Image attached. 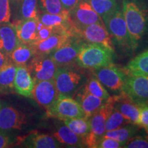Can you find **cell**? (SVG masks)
<instances>
[{
  "label": "cell",
  "instance_id": "1",
  "mask_svg": "<svg viewBox=\"0 0 148 148\" xmlns=\"http://www.w3.org/2000/svg\"><path fill=\"white\" fill-rule=\"evenodd\" d=\"M122 10L132 50L134 51L148 31L147 12L135 0H123Z\"/></svg>",
  "mask_w": 148,
  "mask_h": 148
},
{
  "label": "cell",
  "instance_id": "2",
  "mask_svg": "<svg viewBox=\"0 0 148 148\" xmlns=\"http://www.w3.org/2000/svg\"><path fill=\"white\" fill-rule=\"evenodd\" d=\"M114 51L96 43H84L77 54L76 63L83 69H96L113 64Z\"/></svg>",
  "mask_w": 148,
  "mask_h": 148
},
{
  "label": "cell",
  "instance_id": "3",
  "mask_svg": "<svg viewBox=\"0 0 148 148\" xmlns=\"http://www.w3.org/2000/svg\"><path fill=\"white\" fill-rule=\"evenodd\" d=\"M118 97L119 94L110 96L106 102L89 117L90 132L84 138L85 147L95 148L98 140L106 132L107 118L114 108V104Z\"/></svg>",
  "mask_w": 148,
  "mask_h": 148
},
{
  "label": "cell",
  "instance_id": "4",
  "mask_svg": "<svg viewBox=\"0 0 148 148\" xmlns=\"http://www.w3.org/2000/svg\"><path fill=\"white\" fill-rule=\"evenodd\" d=\"M103 23L112 40L121 48L132 50L131 42L123 10L118 6L113 12L102 18Z\"/></svg>",
  "mask_w": 148,
  "mask_h": 148
},
{
  "label": "cell",
  "instance_id": "5",
  "mask_svg": "<svg viewBox=\"0 0 148 148\" xmlns=\"http://www.w3.org/2000/svg\"><path fill=\"white\" fill-rule=\"evenodd\" d=\"M58 95L73 97L84 83L82 75L69 66H58L53 77Z\"/></svg>",
  "mask_w": 148,
  "mask_h": 148
},
{
  "label": "cell",
  "instance_id": "6",
  "mask_svg": "<svg viewBox=\"0 0 148 148\" xmlns=\"http://www.w3.org/2000/svg\"><path fill=\"white\" fill-rule=\"evenodd\" d=\"M73 35L88 42L99 44L114 51L113 42L104 23H92L78 27L73 25Z\"/></svg>",
  "mask_w": 148,
  "mask_h": 148
},
{
  "label": "cell",
  "instance_id": "7",
  "mask_svg": "<svg viewBox=\"0 0 148 148\" xmlns=\"http://www.w3.org/2000/svg\"><path fill=\"white\" fill-rule=\"evenodd\" d=\"M122 92L140 106L148 105V75L127 74Z\"/></svg>",
  "mask_w": 148,
  "mask_h": 148
},
{
  "label": "cell",
  "instance_id": "8",
  "mask_svg": "<svg viewBox=\"0 0 148 148\" xmlns=\"http://www.w3.org/2000/svg\"><path fill=\"white\" fill-rule=\"evenodd\" d=\"M93 70L94 76L106 89L116 94L122 92L127 75L124 69H120L112 64Z\"/></svg>",
  "mask_w": 148,
  "mask_h": 148
},
{
  "label": "cell",
  "instance_id": "9",
  "mask_svg": "<svg viewBox=\"0 0 148 148\" xmlns=\"http://www.w3.org/2000/svg\"><path fill=\"white\" fill-rule=\"evenodd\" d=\"M48 116L67 119L85 116L79 103L73 97L58 95L53 104L46 110Z\"/></svg>",
  "mask_w": 148,
  "mask_h": 148
},
{
  "label": "cell",
  "instance_id": "10",
  "mask_svg": "<svg viewBox=\"0 0 148 148\" xmlns=\"http://www.w3.org/2000/svg\"><path fill=\"white\" fill-rule=\"evenodd\" d=\"M27 66L35 82L53 79L58 67L49 55L38 54L35 55L29 60Z\"/></svg>",
  "mask_w": 148,
  "mask_h": 148
},
{
  "label": "cell",
  "instance_id": "11",
  "mask_svg": "<svg viewBox=\"0 0 148 148\" xmlns=\"http://www.w3.org/2000/svg\"><path fill=\"white\" fill-rule=\"evenodd\" d=\"M84 43L77 37H71L66 43L49 56L58 66H70L76 62L77 54Z\"/></svg>",
  "mask_w": 148,
  "mask_h": 148
},
{
  "label": "cell",
  "instance_id": "12",
  "mask_svg": "<svg viewBox=\"0 0 148 148\" xmlns=\"http://www.w3.org/2000/svg\"><path fill=\"white\" fill-rule=\"evenodd\" d=\"M71 21L75 27H82L92 23H103L102 18L92 8L89 1L79 0L69 12Z\"/></svg>",
  "mask_w": 148,
  "mask_h": 148
},
{
  "label": "cell",
  "instance_id": "13",
  "mask_svg": "<svg viewBox=\"0 0 148 148\" xmlns=\"http://www.w3.org/2000/svg\"><path fill=\"white\" fill-rule=\"evenodd\" d=\"M32 96L39 106L48 110L58 96L53 79L35 82Z\"/></svg>",
  "mask_w": 148,
  "mask_h": 148
},
{
  "label": "cell",
  "instance_id": "14",
  "mask_svg": "<svg viewBox=\"0 0 148 148\" xmlns=\"http://www.w3.org/2000/svg\"><path fill=\"white\" fill-rule=\"evenodd\" d=\"M25 116L14 107L1 104L0 108V131L9 132L12 130H21L25 124Z\"/></svg>",
  "mask_w": 148,
  "mask_h": 148
},
{
  "label": "cell",
  "instance_id": "15",
  "mask_svg": "<svg viewBox=\"0 0 148 148\" xmlns=\"http://www.w3.org/2000/svg\"><path fill=\"white\" fill-rule=\"evenodd\" d=\"M114 108L119 110L130 123L138 126L140 106L131 100L123 92L119 94Z\"/></svg>",
  "mask_w": 148,
  "mask_h": 148
},
{
  "label": "cell",
  "instance_id": "16",
  "mask_svg": "<svg viewBox=\"0 0 148 148\" xmlns=\"http://www.w3.org/2000/svg\"><path fill=\"white\" fill-rule=\"evenodd\" d=\"M34 84L35 81L32 78L26 64L16 66L14 81V90L24 97H31Z\"/></svg>",
  "mask_w": 148,
  "mask_h": 148
},
{
  "label": "cell",
  "instance_id": "17",
  "mask_svg": "<svg viewBox=\"0 0 148 148\" xmlns=\"http://www.w3.org/2000/svg\"><path fill=\"white\" fill-rule=\"evenodd\" d=\"M71 37L73 36L66 34L54 33L46 39L35 42L32 45L36 50V54L49 55L66 43Z\"/></svg>",
  "mask_w": 148,
  "mask_h": 148
},
{
  "label": "cell",
  "instance_id": "18",
  "mask_svg": "<svg viewBox=\"0 0 148 148\" xmlns=\"http://www.w3.org/2000/svg\"><path fill=\"white\" fill-rule=\"evenodd\" d=\"M15 25L10 22L0 25V51L8 56L20 43Z\"/></svg>",
  "mask_w": 148,
  "mask_h": 148
},
{
  "label": "cell",
  "instance_id": "19",
  "mask_svg": "<svg viewBox=\"0 0 148 148\" xmlns=\"http://www.w3.org/2000/svg\"><path fill=\"white\" fill-rule=\"evenodd\" d=\"M75 95V99L80 105L85 116L88 118L106 102L103 99L89 93L84 87L79 88Z\"/></svg>",
  "mask_w": 148,
  "mask_h": 148
},
{
  "label": "cell",
  "instance_id": "20",
  "mask_svg": "<svg viewBox=\"0 0 148 148\" xmlns=\"http://www.w3.org/2000/svg\"><path fill=\"white\" fill-rule=\"evenodd\" d=\"M38 22V18L37 17L17 21L14 23L20 42L25 44H32L36 42Z\"/></svg>",
  "mask_w": 148,
  "mask_h": 148
},
{
  "label": "cell",
  "instance_id": "21",
  "mask_svg": "<svg viewBox=\"0 0 148 148\" xmlns=\"http://www.w3.org/2000/svg\"><path fill=\"white\" fill-rule=\"evenodd\" d=\"M24 147L30 148H57L61 144L53 136L45 134L32 133L23 140Z\"/></svg>",
  "mask_w": 148,
  "mask_h": 148
},
{
  "label": "cell",
  "instance_id": "22",
  "mask_svg": "<svg viewBox=\"0 0 148 148\" xmlns=\"http://www.w3.org/2000/svg\"><path fill=\"white\" fill-rule=\"evenodd\" d=\"M53 136L62 145L73 147H85L83 138L74 133L64 123L58 126L53 134Z\"/></svg>",
  "mask_w": 148,
  "mask_h": 148
},
{
  "label": "cell",
  "instance_id": "23",
  "mask_svg": "<svg viewBox=\"0 0 148 148\" xmlns=\"http://www.w3.org/2000/svg\"><path fill=\"white\" fill-rule=\"evenodd\" d=\"M36 55V50L32 44L20 42L15 49L8 56L9 61L18 65H25Z\"/></svg>",
  "mask_w": 148,
  "mask_h": 148
},
{
  "label": "cell",
  "instance_id": "24",
  "mask_svg": "<svg viewBox=\"0 0 148 148\" xmlns=\"http://www.w3.org/2000/svg\"><path fill=\"white\" fill-rule=\"evenodd\" d=\"M124 70L127 74L148 75V49L132 59Z\"/></svg>",
  "mask_w": 148,
  "mask_h": 148
},
{
  "label": "cell",
  "instance_id": "25",
  "mask_svg": "<svg viewBox=\"0 0 148 148\" xmlns=\"http://www.w3.org/2000/svg\"><path fill=\"white\" fill-rule=\"evenodd\" d=\"M38 0H21L16 4V21L38 16Z\"/></svg>",
  "mask_w": 148,
  "mask_h": 148
},
{
  "label": "cell",
  "instance_id": "26",
  "mask_svg": "<svg viewBox=\"0 0 148 148\" xmlns=\"http://www.w3.org/2000/svg\"><path fill=\"white\" fill-rule=\"evenodd\" d=\"M16 71V65L11 62L0 69V92H8L14 89Z\"/></svg>",
  "mask_w": 148,
  "mask_h": 148
},
{
  "label": "cell",
  "instance_id": "27",
  "mask_svg": "<svg viewBox=\"0 0 148 148\" xmlns=\"http://www.w3.org/2000/svg\"><path fill=\"white\" fill-rule=\"evenodd\" d=\"M137 130L138 125L129 123V124L125 125L119 128L113 130L106 131L103 136L113 138L118 141L126 143L127 140L130 139L131 138L134 137Z\"/></svg>",
  "mask_w": 148,
  "mask_h": 148
},
{
  "label": "cell",
  "instance_id": "28",
  "mask_svg": "<svg viewBox=\"0 0 148 148\" xmlns=\"http://www.w3.org/2000/svg\"><path fill=\"white\" fill-rule=\"evenodd\" d=\"M63 121L66 126L69 127L74 133L82 137L83 140L90 132L89 118L86 116L64 119Z\"/></svg>",
  "mask_w": 148,
  "mask_h": 148
},
{
  "label": "cell",
  "instance_id": "29",
  "mask_svg": "<svg viewBox=\"0 0 148 148\" xmlns=\"http://www.w3.org/2000/svg\"><path fill=\"white\" fill-rule=\"evenodd\" d=\"M83 87L89 93L105 101L108 99L110 97L106 88L95 76L90 77V78H88L85 83L84 86Z\"/></svg>",
  "mask_w": 148,
  "mask_h": 148
},
{
  "label": "cell",
  "instance_id": "30",
  "mask_svg": "<svg viewBox=\"0 0 148 148\" xmlns=\"http://www.w3.org/2000/svg\"><path fill=\"white\" fill-rule=\"evenodd\" d=\"M89 2L101 18L110 14L119 6L116 0H90Z\"/></svg>",
  "mask_w": 148,
  "mask_h": 148
},
{
  "label": "cell",
  "instance_id": "31",
  "mask_svg": "<svg viewBox=\"0 0 148 148\" xmlns=\"http://www.w3.org/2000/svg\"><path fill=\"white\" fill-rule=\"evenodd\" d=\"M38 10L49 14H64L69 12L64 8L60 0H38Z\"/></svg>",
  "mask_w": 148,
  "mask_h": 148
},
{
  "label": "cell",
  "instance_id": "32",
  "mask_svg": "<svg viewBox=\"0 0 148 148\" xmlns=\"http://www.w3.org/2000/svg\"><path fill=\"white\" fill-rule=\"evenodd\" d=\"M129 123V121L123 116V114L119 110L114 108L107 118L106 132L117 129Z\"/></svg>",
  "mask_w": 148,
  "mask_h": 148
},
{
  "label": "cell",
  "instance_id": "33",
  "mask_svg": "<svg viewBox=\"0 0 148 148\" xmlns=\"http://www.w3.org/2000/svg\"><path fill=\"white\" fill-rule=\"evenodd\" d=\"M125 144V143L118 141L113 138L102 136L98 140L95 148H121L124 147Z\"/></svg>",
  "mask_w": 148,
  "mask_h": 148
},
{
  "label": "cell",
  "instance_id": "34",
  "mask_svg": "<svg viewBox=\"0 0 148 148\" xmlns=\"http://www.w3.org/2000/svg\"><path fill=\"white\" fill-rule=\"evenodd\" d=\"M54 33H57L54 29L52 28V27L46 26V25H43L38 20L36 28V42L45 40L46 38H47L48 37L50 36L51 35L54 34Z\"/></svg>",
  "mask_w": 148,
  "mask_h": 148
},
{
  "label": "cell",
  "instance_id": "35",
  "mask_svg": "<svg viewBox=\"0 0 148 148\" xmlns=\"http://www.w3.org/2000/svg\"><path fill=\"white\" fill-rule=\"evenodd\" d=\"M11 16L9 0H0V25L10 22Z\"/></svg>",
  "mask_w": 148,
  "mask_h": 148
},
{
  "label": "cell",
  "instance_id": "36",
  "mask_svg": "<svg viewBox=\"0 0 148 148\" xmlns=\"http://www.w3.org/2000/svg\"><path fill=\"white\" fill-rule=\"evenodd\" d=\"M124 148H148V139L140 136L131 138L125 144Z\"/></svg>",
  "mask_w": 148,
  "mask_h": 148
},
{
  "label": "cell",
  "instance_id": "37",
  "mask_svg": "<svg viewBox=\"0 0 148 148\" xmlns=\"http://www.w3.org/2000/svg\"><path fill=\"white\" fill-rule=\"evenodd\" d=\"M138 126L145 129L148 127V105L140 106Z\"/></svg>",
  "mask_w": 148,
  "mask_h": 148
},
{
  "label": "cell",
  "instance_id": "38",
  "mask_svg": "<svg viewBox=\"0 0 148 148\" xmlns=\"http://www.w3.org/2000/svg\"><path fill=\"white\" fill-rule=\"evenodd\" d=\"M12 143V138L8 134H7V132L0 131V148L10 147Z\"/></svg>",
  "mask_w": 148,
  "mask_h": 148
},
{
  "label": "cell",
  "instance_id": "39",
  "mask_svg": "<svg viewBox=\"0 0 148 148\" xmlns=\"http://www.w3.org/2000/svg\"><path fill=\"white\" fill-rule=\"evenodd\" d=\"M78 1L79 0H60L64 8L69 12L74 8Z\"/></svg>",
  "mask_w": 148,
  "mask_h": 148
},
{
  "label": "cell",
  "instance_id": "40",
  "mask_svg": "<svg viewBox=\"0 0 148 148\" xmlns=\"http://www.w3.org/2000/svg\"><path fill=\"white\" fill-rule=\"evenodd\" d=\"M9 62L10 61H9L8 56L4 54L3 52L0 51V69L3 67L5 64H8Z\"/></svg>",
  "mask_w": 148,
  "mask_h": 148
},
{
  "label": "cell",
  "instance_id": "41",
  "mask_svg": "<svg viewBox=\"0 0 148 148\" xmlns=\"http://www.w3.org/2000/svg\"><path fill=\"white\" fill-rule=\"evenodd\" d=\"M21 1V0H9V2H10V3L12 2V3H15V4H17V3Z\"/></svg>",
  "mask_w": 148,
  "mask_h": 148
},
{
  "label": "cell",
  "instance_id": "42",
  "mask_svg": "<svg viewBox=\"0 0 148 148\" xmlns=\"http://www.w3.org/2000/svg\"><path fill=\"white\" fill-rule=\"evenodd\" d=\"M145 130H146V131H147V134H148V127H147V128H145Z\"/></svg>",
  "mask_w": 148,
  "mask_h": 148
},
{
  "label": "cell",
  "instance_id": "43",
  "mask_svg": "<svg viewBox=\"0 0 148 148\" xmlns=\"http://www.w3.org/2000/svg\"><path fill=\"white\" fill-rule=\"evenodd\" d=\"M1 103L0 102V108H1Z\"/></svg>",
  "mask_w": 148,
  "mask_h": 148
}]
</instances>
